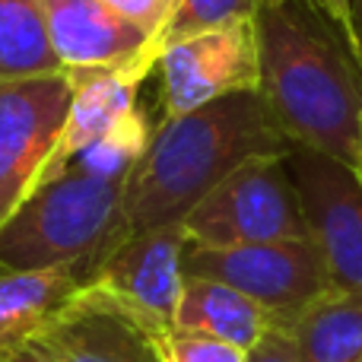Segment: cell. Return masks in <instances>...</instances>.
<instances>
[{"label": "cell", "instance_id": "6da1fadb", "mask_svg": "<svg viewBox=\"0 0 362 362\" xmlns=\"http://www.w3.org/2000/svg\"><path fill=\"white\" fill-rule=\"evenodd\" d=\"M261 89L276 127L359 175L362 67L308 0H261L255 16Z\"/></svg>", "mask_w": 362, "mask_h": 362}, {"label": "cell", "instance_id": "7a4b0ae2", "mask_svg": "<svg viewBox=\"0 0 362 362\" xmlns=\"http://www.w3.org/2000/svg\"><path fill=\"white\" fill-rule=\"evenodd\" d=\"M261 93H235L194 112L163 118L124 185L127 235L181 223L226 175L257 156H293Z\"/></svg>", "mask_w": 362, "mask_h": 362}, {"label": "cell", "instance_id": "3957f363", "mask_svg": "<svg viewBox=\"0 0 362 362\" xmlns=\"http://www.w3.org/2000/svg\"><path fill=\"white\" fill-rule=\"evenodd\" d=\"M124 181L67 169L0 226V270L76 267L86 283L127 238Z\"/></svg>", "mask_w": 362, "mask_h": 362}, {"label": "cell", "instance_id": "277c9868", "mask_svg": "<svg viewBox=\"0 0 362 362\" xmlns=\"http://www.w3.org/2000/svg\"><path fill=\"white\" fill-rule=\"evenodd\" d=\"M181 226L191 245L200 248H235L312 235L296 178L280 156H257L238 165L181 219Z\"/></svg>", "mask_w": 362, "mask_h": 362}, {"label": "cell", "instance_id": "5b68a950", "mask_svg": "<svg viewBox=\"0 0 362 362\" xmlns=\"http://www.w3.org/2000/svg\"><path fill=\"white\" fill-rule=\"evenodd\" d=\"M185 274L238 289L270 315H276L286 327L312 302L334 289L325 251L315 242V235L235 245V248L191 245L185 257Z\"/></svg>", "mask_w": 362, "mask_h": 362}, {"label": "cell", "instance_id": "8992f818", "mask_svg": "<svg viewBox=\"0 0 362 362\" xmlns=\"http://www.w3.org/2000/svg\"><path fill=\"white\" fill-rule=\"evenodd\" d=\"M70 99L67 74L0 83V226L45 185Z\"/></svg>", "mask_w": 362, "mask_h": 362}, {"label": "cell", "instance_id": "52a82bcc", "mask_svg": "<svg viewBox=\"0 0 362 362\" xmlns=\"http://www.w3.org/2000/svg\"><path fill=\"white\" fill-rule=\"evenodd\" d=\"M187 248H191V238L181 223L127 235L102 261L89 286L108 296L140 327L163 340L175 327L178 302L187 280Z\"/></svg>", "mask_w": 362, "mask_h": 362}, {"label": "cell", "instance_id": "ba28073f", "mask_svg": "<svg viewBox=\"0 0 362 362\" xmlns=\"http://www.w3.org/2000/svg\"><path fill=\"white\" fill-rule=\"evenodd\" d=\"M156 70L163 118L194 112L235 93H257L261 57L255 19L181 38L159 54Z\"/></svg>", "mask_w": 362, "mask_h": 362}, {"label": "cell", "instance_id": "9c48e42d", "mask_svg": "<svg viewBox=\"0 0 362 362\" xmlns=\"http://www.w3.org/2000/svg\"><path fill=\"white\" fill-rule=\"evenodd\" d=\"M334 289L362 296V181L346 165L299 150L286 159Z\"/></svg>", "mask_w": 362, "mask_h": 362}, {"label": "cell", "instance_id": "30bf717a", "mask_svg": "<svg viewBox=\"0 0 362 362\" xmlns=\"http://www.w3.org/2000/svg\"><path fill=\"white\" fill-rule=\"evenodd\" d=\"M42 10L64 74L134 64L156 70L159 45L105 0H42Z\"/></svg>", "mask_w": 362, "mask_h": 362}, {"label": "cell", "instance_id": "8fae6325", "mask_svg": "<svg viewBox=\"0 0 362 362\" xmlns=\"http://www.w3.org/2000/svg\"><path fill=\"white\" fill-rule=\"evenodd\" d=\"M35 340L57 362H165L159 340L93 286Z\"/></svg>", "mask_w": 362, "mask_h": 362}, {"label": "cell", "instance_id": "7c38bea8", "mask_svg": "<svg viewBox=\"0 0 362 362\" xmlns=\"http://www.w3.org/2000/svg\"><path fill=\"white\" fill-rule=\"evenodd\" d=\"M150 67H95V70H67L74 83V99H70L67 124H64L61 144L45 172V185L70 169L76 156L95 140H102L118 121L137 108L140 83L150 76Z\"/></svg>", "mask_w": 362, "mask_h": 362}, {"label": "cell", "instance_id": "4fadbf2b", "mask_svg": "<svg viewBox=\"0 0 362 362\" xmlns=\"http://www.w3.org/2000/svg\"><path fill=\"white\" fill-rule=\"evenodd\" d=\"M86 286L76 267L0 270V350L35 340Z\"/></svg>", "mask_w": 362, "mask_h": 362}, {"label": "cell", "instance_id": "5bb4252c", "mask_svg": "<svg viewBox=\"0 0 362 362\" xmlns=\"http://www.w3.org/2000/svg\"><path fill=\"white\" fill-rule=\"evenodd\" d=\"M175 327L197 331L219 337L226 344H235L242 350H251L257 340L274 327H286L276 315H270L264 305L248 299L245 293L204 276H187L185 293L178 302Z\"/></svg>", "mask_w": 362, "mask_h": 362}, {"label": "cell", "instance_id": "9a60e30c", "mask_svg": "<svg viewBox=\"0 0 362 362\" xmlns=\"http://www.w3.org/2000/svg\"><path fill=\"white\" fill-rule=\"evenodd\" d=\"M299 362L362 359V296L331 289L289 325Z\"/></svg>", "mask_w": 362, "mask_h": 362}, {"label": "cell", "instance_id": "2e32d148", "mask_svg": "<svg viewBox=\"0 0 362 362\" xmlns=\"http://www.w3.org/2000/svg\"><path fill=\"white\" fill-rule=\"evenodd\" d=\"M64 74L42 0H0V83Z\"/></svg>", "mask_w": 362, "mask_h": 362}, {"label": "cell", "instance_id": "e0dca14e", "mask_svg": "<svg viewBox=\"0 0 362 362\" xmlns=\"http://www.w3.org/2000/svg\"><path fill=\"white\" fill-rule=\"evenodd\" d=\"M153 127L150 124V115L144 108H134L124 121L112 127L102 140H95L93 146L80 153V156L70 163V169H80L86 175H99L105 181H124L134 175L137 163L144 159L146 146H150V137H153Z\"/></svg>", "mask_w": 362, "mask_h": 362}, {"label": "cell", "instance_id": "ac0fdd59", "mask_svg": "<svg viewBox=\"0 0 362 362\" xmlns=\"http://www.w3.org/2000/svg\"><path fill=\"white\" fill-rule=\"evenodd\" d=\"M257 10H261V0H178L175 13L163 32V51L181 38L200 35V32L251 23Z\"/></svg>", "mask_w": 362, "mask_h": 362}, {"label": "cell", "instance_id": "d6986e66", "mask_svg": "<svg viewBox=\"0 0 362 362\" xmlns=\"http://www.w3.org/2000/svg\"><path fill=\"white\" fill-rule=\"evenodd\" d=\"M165 362H245L248 350L235 344H226L219 337L210 334H197V331H181L172 327L163 340H159Z\"/></svg>", "mask_w": 362, "mask_h": 362}, {"label": "cell", "instance_id": "ffe728a7", "mask_svg": "<svg viewBox=\"0 0 362 362\" xmlns=\"http://www.w3.org/2000/svg\"><path fill=\"white\" fill-rule=\"evenodd\" d=\"M105 4L118 10L124 19H131L137 29H144L159 45V54H163V32L175 13L178 0H105Z\"/></svg>", "mask_w": 362, "mask_h": 362}, {"label": "cell", "instance_id": "44dd1931", "mask_svg": "<svg viewBox=\"0 0 362 362\" xmlns=\"http://www.w3.org/2000/svg\"><path fill=\"white\" fill-rule=\"evenodd\" d=\"M308 4L334 25V32L344 38L346 51L356 57L362 67V23H359L356 0H308Z\"/></svg>", "mask_w": 362, "mask_h": 362}, {"label": "cell", "instance_id": "7402d4cb", "mask_svg": "<svg viewBox=\"0 0 362 362\" xmlns=\"http://www.w3.org/2000/svg\"><path fill=\"white\" fill-rule=\"evenodd\" d=\"M245 362H299V350L289 327H274L248 350Z\"/></svg>", "mask_w": 362, "mask_h": 362}, {"label": "cell", "instance_id": "603a6c76", "mask_svg": "<svg viewBox=\"0 0 362 362\" xmlns=\"http://www.w3.org/2000/svg\"><path fill=\"white\" fill-rule=\"evenodd\" d=\"M0 362H57L45 350L38 340H25L19 346H10V350H0Z\"/></svg>", "mask_w": 362, "mask_h": 362}, {"label": "cell", "instance_id": "cb8c5ba5", "mask_svg": "<svg viewBox=\"0 0 362 362\" xmlns=\"http://www.w3.org/2000/svg\"><path fill=\"white\" fill-rule=\"evenodd\" d=\"M356 6H359V23H362V0H356Z\"/></svg>", "mask_w": 362, "mask_h": 362}, {"label": "cell", "instance_id": "d4e9b609", "mask_svg": "<svg viewBox=\"0 0 362 362\" xmlns=\"http://www.w3.org/2000/svg\"><path fill=\"white\" fill-rule=\"evenodd\" d=\"M359 181H362V165H359Z\"/></svg>", "mask_w": 362, "mask_h": 362}, {"label": "cell", "instance_id": "484cf974", "mask_svg": "<svg viewBox=\"0 0 362 362\" xmlns=\"http://www.w3.org/2000/svg\"><path fill=\"white\" fill-rule=\"evenodd\" d=\"M359 362H362V359H359Z\"/></svg>", "mask_w": 362, "mask_h": 362}]
</instances>
